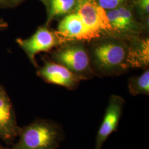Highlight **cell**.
I'll list each match as a JSON object with an SVG mask.
<instances>
[{
    "instance_id": "6da1fadb",
    "label": "cell",
    "mask_w": 149,
    "mask_h": 149,
    "mask_svg": "<svg viewBox=\"0 0 149 149\" xmlns=\"http://www.w3.org/2000/svg\"><path fill=\"white\" fill-rule=\"evenodd\" d=\"M12 149H56L64 140L63 128L56 123L37 119L21 129Z\"/></svg>"
},
{
    "instance_id": "277c9868",
    "label": "cell",
    "mask_w": 149,
    "mask_h": 149,
    "mask_svg": "<svg viewBox=\"0 0 149 149\" xmlns=\"http://www.w3.org/2000/svg\"><path fill=\"white\" fill-rule=\"evenodd\" d=\"M124 101L118 96L111 97L104 117L96 136L95 149H102L107 138L117 129L122 114Z\"/></svg>"
},
{
    "instance_id": "5bb4252c",
    "label": "cell",
    "mask_w": 149,
    "mask_h": 149,
    "mask_svg": "<svg viewBox=\"0 0 149 149\" xmlns=\"http://www.w3.org/2000/svg\"><path fill=\"white\" fill-rule=\"evenodd\" d=\"M127 0H96L97 2L105 10H112L122 5Z\"/></svg>"
},
{
    "instance_id": "e0dca14e",
    "label": "cell",
    "mask_w": 149,
    "mask_h": 149,
    "mask_svg": "<svg viewBox=\"0 0 149 149\" xmlns=\"http://www.w3.org/2000/svg\"><path fill=\"white\" fill-rule=\"evenodd\" d=\"M40 1H42L44 3H45V1H46V0H40Z\"/></svg>"
},
{
    "instance_id": "8fae6325",
    "label": "cell",
    "mask_w": 149,
    "mask_h": 149,
    "mask_svg": "<svg viewBox=\"0 0 149 149\" xmlns=\"http://www.w3.org/2000/svg\"><path fill=\"white\" fill-rule=\"evenodd\" d=\"M76 0H50L48 23L58 16L68 14L76 10Z\"/></svg>"
},
{
    "instance_id": "ffe728a7",
    "label": "cell",
    "mask_w": 149,
    "mask_h": 149,
    "mask_svg": "<svg viewBox=\"0 0 149 149\" xmlns=\"http://www.w3.org/2000/svg\"><path fill=\"white\" fill-rule=\"evenodd\" d=\"M17 1H18V0H17Z\"/></svg>"
},
{
    "instance_id": "2e32d148",
    "label": "cell",
    "mask_w": 149,
    "mask_h": 149,
    "mask_svg": "<svg viewBox=\"0 0 149 149\" xmlns=\"http://www.w3.org/2000/svg\"><path fill=\"white\" fill-rule=\"evenodd\" d=\"M7 26V24L5 22L0 21V30L5 28Z\"/></svg>"
},
{
    "instance_id": "30bf717a",
    "label": "cell",
    "mask_w": 149,
    "mask_h": 149,
    "mask_svg": "<svg viewBox=\"0 0 149 149\" xmlns=\"http://www.w3.org/2000/svg\"><path fill=\"white\" fill-rule=\"evenodd\" d=\"M127 56L128 64L134 67L148 65L149 62V39H143L130 49Z\"/></svg>"
},
{
    "instance_id": "7c38bea8",
    "label": "cell",
    "mask_w": 149,
    "mask_h": 149,
    "mask_svg": "<svg viewBox=\"0 0 149 149\" xmlns=\"http://www.w3.org/2000/svg\"><path fill=\"white\" fill-rule=\"evenodd\" d=\"M129 92L133 96L149 95V71L146 70L139 77H133L129 80Z\"/></svg>"
},
{
    "instance_id": "d6986e66",
    "label": "cell",
    "mask_w": 149,
    "mask_h": 149,
    "mask_svg": "<svg viewBox=\"0 0 149 149\" xmlns=\"http://www.w3.org/2000/svg\"><path fill=\"white\" fill-rule=\"evenodd\" d=\"M1 1H2V0H0V2H1Z\"/></svg>"
},
{
    "instance_id": "9a60e30c",
    "label": "cell",
    "mask_w": 149,
    "mask_h": 149,
    "mask_svg": "<svg viewBox=\"0 0 149 149\" xmlns=\"http://www.w3.org/2000/svg\"><path fill=\"white\" fill-rule=\"evenodd\" d=\"M137 3L139 8L143 13H149V0H138Z\"/></svg>"
},
{
    "instance_id": "ba28073f",
    "label": "cell",
    "mask_w": 149,
    "mask_h": 149,
    "mask_svg": "<svg viewBox=\"0 0 149 149\" xmlns=\"http://www.w3.org/2000/svg\"><path fill=\"white\" fill-rule=\"evenodd\" d=\"M97 64L104 69H112L124 64L127 52L124 47L117 43H102L94 50Z\"/></svg>"
},
{
    "instance_id": "8992f818",
    "label": "cell",
    "mask_w": 149,
    "mask_h": 149,
    "mask_svg": "<svg viewBox=\"0 0 149 149\" xmlns=\"http://www.w3.org/2000/svg\"><path fill=\"white\" fill-rule=\"evenodd\" d=\"M40 77L50 84L61 86L69 90L76 88L80 81L85 79L82 74H77L62 65L49 62L38 71Z\"/></svg>"
},
{
    "instance_id": "9c48e42d",
    "label": "cell",
    "mask_w": 149,
    "mask_h": 149,
    "mask_svg": "<svg viewBox=\"0 0 149 149\" xmlns=\"http://www.w3.org/2000/svg\"><path fill=\"white\" fill-rule=\"evenodd\" d=\"M21 129L17 125L9 98L4 90L0 88V138L10 143L19 135Z\"/></svg>"
},
{
    "instance_id": "5b68a950",
    "label": "cell",
    "mask_w": 149,
    "mask_h": 149,
    "mask_svg": "<svg viewBox=\"0 0 149 149\" xmlns=\"http://www.w3.org/2000/svg\"><path fill=\"white\" fill-rule=\"evenodd\" d=\"M61 42L68 40H91L97 37L86 25L76 12L65 16L60 22L58 31L55 32Z\"/></svg>"
},
{
    "instance_id": "3957f363",
    "label": "cell",
    "mask_w": 149,
    "mask_h": 149,
    "mask_svg": "<svg viewBox=\"0 0 149 149\" xmlns=\"http://www.w3.org/2000/svg\"><path fill=\"white\" fill-rule=\"evenodd\" d=\"M17 42L35 64V56L37 54L51 50L61 42L55 32L51 31L47 27H42L31 37L27 39H18Z\"/></svg>"
},
{
    "instance_id": "ac0fdd59",
    "label": "cell",
    "mask_w": 149,
    "mask_h": 149,
    "mask_svg": "<svg viewBox=\"0 0 149 149\" xmlns=\"http://www.w3.org/2000/svg\"><path fill=\"white\" fill-rule=\"evenodd\" d=\"M0 149H3V148H1V146H0Z\"/></svg>"
},
{
    "instance_id": "7a4b0ae2",
    "label": "cell",
    "mask_w": 149,
    "mask_h": 149,
    "mask_svg": "<svg viewBox=\"0 0 149 149\" xmlns=\"http://www.w3.org/2000/svg\"><path fill=\"white\" fill-rule=\"evenodd\" d=\"M76 1V13L97 37H99L103 32L113 31L106 11L99 6L96 0Z\"/></svg>"
},
{
    "instance_id": "4fadbf2b",
    "label": "cell",
    "mask_w": 149,
    "mask_h": 149,
    "mask_svg": "<svg viewBox=\"0 0 149 149\" xmlns=\"http://www.w3.org/2000/svg\"><path fill=\"white\" fill-rule=\"evenodd\" d=\"M106 13L113 31L122 33L134 31L133 28L124 19L118 8L106 11Z\"/></svg>"
},
{
    "instance_id": "52a82bcc",
    "label": "cell",
    "mask_w": 149,
    "mask_h": 149,
    "mask_svg": "<svg viewBox=\"0 0 149 149\" xmlns=\"http://www.w3.org/2000/svg\"><path fill=\"white\" fill-rule=\"evenodd\" d=\"M59 63L77 74L87 69L90 59L85 49L81 45H70L59 50L54 55Z\"/></svg>"
}]
</instances>
